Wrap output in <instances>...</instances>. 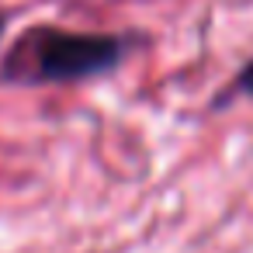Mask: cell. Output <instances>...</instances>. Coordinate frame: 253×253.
Segmentation results:
<instances>
[{
    "instance_id": "6da1fadb",
    "label": "cell",
    "mask_w": 253,
    "mask_h": 253,
    "mask_svg": "<svg viewBox=\"0 0 253 253\" xmlns=\"http://www.w3.org/2000/svg\"><path fill=\"white\" fill-rule=\"evenodd\" d=\"M125 39L108 32H70L56 25H35L11 45L0 77L25 87L73 84L115 70L125 56Z\"/></svg>"
},
{
    "instance_id": "7a4b0ae2",
    "label": "cell",
    "mask_w": 253,
    "mask_h": 253,
    "mask_svg": "<svg viewBox=\"0 0 253 253\" xmlns=\"http://www.w3.org/2000/svg\"><path fill=\"white\" fill-rule=\"evenodd\" d=\"M232 94H246V97H253V59L236 73V80H232Z\"/></svg>"
},
{
    "instance_id": "3957f363",
    "label": "cell",
    "mask_w": 253,
    "mask_h": 253,
    "mask_svg": "<svg viewBox=\"0 0 253 253\" xmlns=\"http://www.w3.org/2000/svg\"><path fill=\"white\" fill-rule=\"evenodd\" d=\"M0 35H4V14H0Z\"/></svg>"
}]
</instances>
